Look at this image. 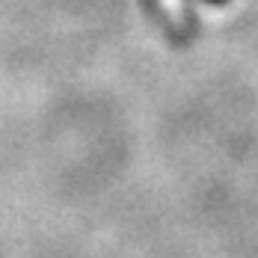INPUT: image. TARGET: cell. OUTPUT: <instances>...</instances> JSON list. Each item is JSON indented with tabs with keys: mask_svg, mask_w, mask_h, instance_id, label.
Segmentation results:
<instances>
[{
	"mask_svg": "<svg viewBox=\"0 0 258 258\" xmlns=\"http://www.w3.org/2000/svg\"><path fill=\"white\" fill-rule=\"evenodd\" d=\"M208 3H226V0H208Z\"/></svg>",
	"mask_w": 258,
	"mask_h": 258,
	"instance_id": "1",
	"label": "cell"
}]
</instances>
